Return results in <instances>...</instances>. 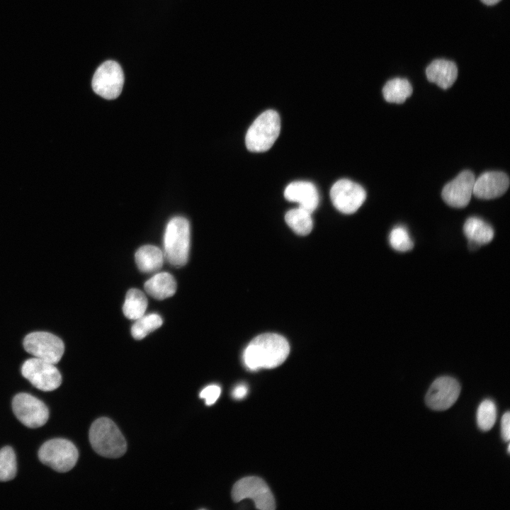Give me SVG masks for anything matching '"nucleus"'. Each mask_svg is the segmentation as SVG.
Segmentation results:
<instances>
[{
  "label": "nucleus",
  "instance_id": "nucleus-1",
  "mask_svg": "<svg viewBox=\"0 0 510 510\" xmlns=\"http://www.w3.org/2000/svg\"><path fill=\"white\" fill-rule=\"evenodd\" d=\"M290 353V346L283 336L266 333L256 336L243 353V363L249 370L274 368L282 364Z\"/></svg>",
  "mask_w": 510,
  "mask_h": 510
},
{
  "label": "nucleus",
  "instance_id": "nucleus-2",
  "mask_svg": "<svg viewBox=\"0 0 510 510\" xmlns=\"http://www.w3.org/2000/svg\"><path fill=\"white\" fill-rule=\"evenodd\" d=\"M89 441L94 450L106 458H119L127 450V443L121 431L107 417L94 421L89 430Z\"/></svg>",
  "mask_w": 510,
  "mask_h": 510
},
{
  "label": "nucleus",
  "instance_id": "nucleus-3",
  "mask_svg": "<svg viewBox=\"0 0 510 510\" xmlns=\"http://www.w3.org/2000/svg\"><path fill=\"white\" fill-rule=\"evenodd\" d=\"M190 249V225L183 217L171 219L166 225L164 236V256L174 266H184L188 259Z\"/></svg>",
  "mask_w": 510,
  "mask_h": 510
},
{
  "label": "nucleus",
  "instance_id": "nucleus-4",
  "mask_svg": "<svg viewBox=\"0 0 510 510\" xmlns=\"http://www.w3.org/2000/svg\"><path fill=\"white\" fill-rule=\"evenodd\" d=\"M280 131V119L278 113L273 110H267L261 113L248 129L245 144L248 150L252 152H264L274 144Z\"/></svg>",
  "mask_w": 510,
  "mask_h": 510
},
{
  "label": "nucleus",
  "instance_id": "nucleus-5",
  "mask_svg": "<svg viewBox=\"0 0 510 510\" xmlns=\"http://www.w3.org/2000/svg\"><path fill=\"white\" fill-rule=\"evenodd\" d=\"M38 458L43 464L54 470L66 472L75 466L79 452L71 441L64 438H54L42 445Z\"/></svg>",
  "mask_w": 510,
  "mask_h": 510
},
{
  "label": "nucleus",
  "instance_id": "nucleus-6",
  "mask_svg": "<svg viewBox=\"0 0 510 510\" xmlns=\"http://www.w3.org/2000/svg\"><path fill=\"white\" fill-rule=\"evenodd\" d=\"M232 497L236 502L251 499L257 509L273 510L276 502L268 486L261 478L255 476L246 477L237 481L233 486Z\"/></svg>",
  "mask_w": 510,
  "mask_h": 510
},
{
  "label": "nucleus",
  "instance_id": "nucleus-7",
  "mask_svg": "<svg viewBox=\"0 0 510 510\" xmlns=\"http://www.w3.org/2000/svg\"><path fill=\"white\" fill-rule=\"evenodd\" d=\"M21 373L34 387L42 391L55 390L62 383L61 373L55 364L35 357L23 363Z\"/></svg>",
  "mask_w": 510,
  "mask_h": 510
},
{
  "label": "nucleus",
  "instance_id": "nucleus-8",
  "mask_svg": "<svg viewBox=\"0 0 510 510\" xmlns=\"http://www.w3.org/2000/svg\"><path fill=\"white\" fill-rule=\"evenodd\" d=\"M123 84V72L120 64L113 60L106 61L98 67L91 82L94 92L109 100L119 96Z\"/></svg>",
  "mask_w": 510,
  "mask_h": 510
},
{
  "label": "nucleus",
  "instance_id": "nucleus-9",
  "mask_svg": "<svg viewBox=\"0 0 510 510\" xmlns=\"http://www.w3.org/2000/svg\"><path fill=\"white\" fill-rule=\"evenodd\" d=\"M25 350L34 357L56 364L64 351L63 341L57 336L45 332L28 334L23 341Z\"/></svg>",
  "mask_w": 510,
  "mask_h": 510
},
{
  "label": "nucleus",
  "instance_id": "nucleus-10",
  "mask_svg": "<svg viewBox=\"0 0 510 510\" xmlns=\"http://www.w3.org/2000/svg\"><path fill=\"white\" fill-rule=\"evenodd\" d=\"M12 409L17 419L29 428L40 427L49 418L47 406L42 401L28 393L16 395L12 401Z\"/></svg>",
  "mask_w": 510,
  "mask_h": 510
},
{
  "label": "nucleus",
  "instance_id": "nucleus-11",
  "mask_svg": "<svg viewBox=\"0 0 510 510\" xmlns=\"http://www.w3.org/2000/svg\"><path fill=\"white\" fill-rule=\"evenodd\" d=\"M330 198L334 206L344 214H353L366 198L364 188L348 179L337 181L331 188Z\"/></svg>",
  "mask_w": 510,
  "mask_h": 510
},
{
  "label": "nucleus",
  "instance_id": "nucleus-12",
  "mask_svg": "<svg viewBox=\"0 0 510 510\" xmlns=\"http://www.w3.org/2000/svg\"><path fill=\"white\" fill-rule=\"evenodd\" d=\"M460 393V385L453 378L442 376L436 379L426 395V404L431 409L444 411L452 407Z\"/></svg>",
  "mask_w": 510,
  "mask_h": 510
},
{
  "label": "nucleus",
  "instance_id": "nucleus-13",
  "mask_svg": "<svg viewBox=\"0 0 510 510\" xmlns=\"http://www.w3.org/2000/svg\"><path fill=\"white\" fill-rule=\"evenodd\" d=\"M475 181L474 174L465 170L443 187L441 196L444 202L456 208H465L470 201Z\"/></svg>",
  "mask_w": 510,
  "mask_h": 510
},
{
  "label": "nucleus",
  "instance_id": "nucleus-14",
  "mask_svg": "<svg viewBox=\"0 0 510 510\" xmlns=\"http://www.w3.org/2000/svg\"><path fill=\"white\" fill-rule=\"evenodd\" d=\"M509 186V178L502 171H487L475 181L472 194L480 199L489 200L502 196Z\"/></svg>",
  "mask_w": 510,
  "mask_h": 510
},
{
  "label": "nucleus",
  "instance_id": "nucleus-15",
  "mask_svg": "<svg viewBox=\"0 0 510 510\" xmlns=\"http://www.w3.org/2000/svg\"><path fill=\"white\" fill-rule=\"evenodd\" d=\"M286 200L299 203V208L312 213L319 203V194L315 186L308 181L290 183L285 189Z\"/></svg>",
  "mask_w": 510,
  "mask_h": 510
},
{
  "label": "nucleus",
  "instance_id": "nucleus-16",
  "mask_svg": "<svg viewBox=\"0 0 510 510\" xmlns=\"http://www.w3.org/2000/svg\"><path fill=\"white\" fill-rule=\"evenodd\" d=\"M426 74L430 82L436 84L443 89H447L454 84L457 79L458 67L453 62L438 59L434 60L426 67Z\"/></svg>",
  "mask_w": 510,
  "mask_h": 510
},
{
  "label": "nucleus",
  "instance_id": "nucleus-17",
  "mask_svg": "<svg viewBox=\"0 0 510 510\" xmlns=\"http://www.w3.org/2000/svg\"><path fill=\"white\" fill-rule=\"evenodd\" d=\"M145 291L157 300H164L172 296L176 290V282L174 276L167 273H158L144 283Z\"/></svg>",
  "mask_w": 510,
  "mask_h": 510
},
{
  "label": "nucleus",
  "instance_id": "nucleus-18",
  "mask_svg": "<svg viewBox=\"0 0 510 510\" xmlns=\"http://www.w3.org/2000/svg\"><path fill=\"white\" fill-rule=\"evenodd\" d=\"M463 232L468 242L474 243L480 247L489 243L494 234L492 227L477 217H470L466 220Z\"/></svg>",
  "mask_w": 510,
  "mask_h": 510
},
{
  "label": "nucleus",
  "instance_id": "nucleus-19",
  "mask_svg": "<svg viewBox=\"0 0 510 510\" xmlns=\"http://www.w3.org/2000/svg\"><path fill=\"white\" fill-rule=\"evenodd\" d=\"M136 264L142 272L152 273L159 271L164 263V253L156 246L144 245L135 255Z\"/></svg>",
  "mask_w": 510,
  "mask_h": 510
},
{
  "label": "nucleus",
  "instance_id": "nucleus-20",
  "mask_svg": "<svg viewBox=\"0 0 510 510\" xmlns=\"http://www.w3.org/2000/svg\"><path fill=\"white\" fill-rule=\"evenodd\" d=\"M412 87L406 79L395 78L386 82L382 94L389 103H402L412 94Z\"/></svg>",
  "mask_w": 510,
  "mask_h": 510
},
{
  "label": "nucleus",
  "instance_id": "nucleus-21",
  "mask_svg": "<svg viewBox=\"0 0 510 510\" xmlns=\"http://www.w3.org/2000/svg\"><path fill=\"white\" fill-rule=\"evenodd\" d=\"M148 305L143 292L137 288L130 289L123 306L124 315L130 319H137L144 314Z\"/></svg>",
  "mask_w": 510,
  "mask_h": 510
},
{
  "label": "nucleus",
  "instance_id": "nucleus-22",
  "mask_svg": "<svg viewBox=\"0 0 510 510\" xmlns=\"http://www.w3.org/2000/svg\"><path fill=\"white\" fill-rule=\"evenodd\" d=\"M285 220L293 231L299 235H307L312 230L311 213L300 208L288 210L285 215Z\"/></svg>",
  "mask_w": 510,
  "mask_h": 510
},
{
  "label": "nucleus",
  "instance_id": "nucleus-23",
  "mask_svg": "<svg viewBox=\"0 0 510 510\" xmlns=\"http://www.w3.org/2000/svg\"><path fill=\"white\" fill-rule=\"evenodd\" d=\"M131 328V334L134 339L140 340L150 332L160 327L162 324V317L156 313L143 315L136 319Z\"/></svg>",
  "mask_w": 510,
  "mask_h": 510
},
{
  "label": "nucleus",
  "instance_id": "nucleus-24",
  "mask_svg": "<svg viewBox=\"0 0 510 510\" xmlns=\"http://www.w3.org/2000/svg\"><path fill=\"white\" fill-rule=\"evenodd\" d=\"M16 454L10 446L0 450V482L13 480L17 472Z\"/></svg>",
  "mask_w": 510,
  "mask_h": 510
},
{
  "label": "nucleus",
  "instance_id": "nucleus-25",
  "mask_svg": "<svg viewBox=\"0 0 510 510\" xmlns=\"http://www.w3.org/2000/svg\"><path fill=\"white\" fill-rule=\"evenodd\" d=\"M497 419V407L494 402L489 399L482 401L477 412V423L482 431H489Z\"/></svg>",
  "mask_w": 510,
  "mask_h": 510
},
{
  "label": "nucleus",
  "instance_id": "nucleus-26",
  "mask_svg": "<svg viewBox=\"0 0 510 510\" xmlns=\"http://www.w3.org/2000/svg\"><path fill=\"white\" fill-rule=\"evenodd\" d=\"M389 243L393 249L400 252L408 251L414 246L407 230L402 226H397L391 230Z\"/></svg>",
  "mask_w": 510,
  "mask_h": 510
},
{
  "label": "nucleus",
  "instance_id": "nucleus-27",
  "mask_svg": "<svg viewBox=\"0 0 510 510\" xmlns=\"http://www.w3.org/2000/svg\"><path fill=\"white\" fill-rule=\"evenodd\" d=\"M221 393V388L217 385H210L203 388L200 392V397L205 400L208 406L213 404Z\"/></svg>",
  "mask_w": 510,
  "mask_h": 510
},
{
  "label": "nucleus",
  "instance_id": "nucleus-28",
  "mask_svg": "<svg viewBox=\"0 0 510 510\" xmlns=\"http://www.w3.org/2000/svg\"><path fill=\"white\" fill-rule=\"evenodd\" d=\"M501 429L503 440L508 442L510 438V414L509 412L502 416Z\"/></svg>",
  "mask_w": 510,
  "mask_h": 510
},
{
  "label": "nucleus",
  "instance_id": "nucleus-29",
  "mask_svg": "<svg viewBox=\"0 0 510 510\" xmlns=\"http://www.w3.org/2000/svg\"><path fill=\"white\" fill-rule=\"evenodd\" d=\"M248 392L247 387L244 384L237 385L232 390V395L234 399L240 400L244 398Z\"/></svg>",
  "mask_w": 510,
  "mask_h": 510
},
{
  "label": "nucleus",
  "instance_id": "nucleus-30",
  "mask_svg": "<svg viewBox=\"0 0 510 510\" xmlns=\"http://www.w3.org/2000/svg\"><path fill=\"white\" fill-rule=\"evenodd\" d=\"M483 4L491 6L497 4L501 0H480Z\"/></svg>",
  "mask_w": 510,
  "mask_h": 510
},
{
  "label": "nucleus",
  "instance_id": "nucleus-31",
  "mask_svg": "<svg viewBox=\"0 0 510 510\" xmlns=\"http://www.w3.org/2000/svg\"><path fill=\"white\" fill-rule=\"evenodd\" d=\"M509 450H510V446H508V453H509Z\"/></svg>",
  "mask_w": 510,
  "mask_h": 510
}]
</instances>
